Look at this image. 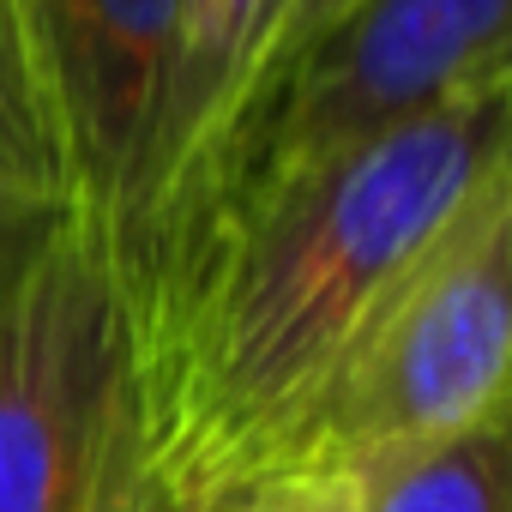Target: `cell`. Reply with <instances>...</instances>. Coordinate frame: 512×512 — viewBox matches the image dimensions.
Masks as SVG:
<instances>
[{
	"label": "cell",
	"instance_id": "6da1fadb",
	"mask_svg": "<svg viewBox=\"0 0 512 512\" xmlns=\"http://www.w3.org/2000/svg\"><path fill=\"white\" fill-rule=\"evenodd\" d=\"M512 85L217 193L139 302L151 458L175 512L278 470L386 284L512 169Z\"/></svg>",
	"mask_w": 512,
	"mask_h": 512
},
{
	"label": "cell",
	"instance_id": "7a4b0ae2",
	"mask_svg": "<svg viewBox=\"0 0 512 512\" xmlns=\"http://www.w3.org/2000/svg\"><path fill=\"white\" fill-rule=\"evenodd\" d=\"M512 169H494L356 326L284 464L368 470L506 422Z\"/></svg>",
	"mask_w": 512,
	"mask_h": 512
},
{
	"label": "cell",
	"instance_id": "3957f363",
	"mask_svg": "<svg viewBox=\"0 0 512 512\" xmlns=\"http://www.w3.org/2000/svg\"><path fill=\"white\" fill-rule=\"evenodd\" d=\"M0 512H175L145 428L139 308L79 223L0 320Z\"/></svg>",
	"mask_w": 512,
	"mask_h": 512
},
{
	"label": "cell",
	"instance_id": "277c9868",
	"mask_svg": "<svg viewBox=\"0 0 512 512\" xmlns=\"http://www.w3.org/2000/svg\"><path fill=\"white\" fill-rule=\"evenodd\" d=\"M488 85H512V0H356L253 91L193 217L241 181L368 145Z\"/></svg>",
	"mask_w": 512,
	"mask_h": 512
},
{
	"label": "cell",
	"instance_id": "5b68a950",
	"mask_svg": "<svg viewBox=\"0 0 512 512\" xmlns=\"http://www.w3.org/2000/svg\"><path fill=\"white\" fill-rule=\"evenodd\" d=\"M181 0H25L79 229L133 308L169 229V91Z\"/></svg>",
	"mask_w": 512,
	"mask_h": 512
},
{
	"label": "cell",
	"instance_id": "8992f818",
	"mask_svg": "<svg viewBox=\"0 0 512 512\" xmlns=\"http://www.w3.org/2000/svg\"><path fill=\"white\" fill-rule=\"evenodd\" d=\"M284 13H290V0H181V7H175L169 229H163V253L175 247V235L193 217V205L205 199L229 133L241 127L253 91H260V79L272 67V43H278ZM163 253H157V266H163Z\"/></svg>",
	"mask_w": 512,
	"mask_h": 512
},
{
	"label": "cell",
	"instance_id": "52a82bcc",
	"mask_svg": "<svg viewBox=\"0 0 512 512\" xmlns=\"http://www.w3.org/2000/svg\"><path fill=\"white\" fill-rule=\"evenodd\" d=\"M356 512H506V422L356 470Z\"/></svg>",
	"mask_w": 512,
	"mask_h": 512
},
{
	"label": "cell",
	"instance_id": "ba28073f",
	"mask_svg": "<svg viewBox=\"0 0 512 512\" xmlns=\"http://www.w3.org/2000/svg\"><path fill=\"white\" fill-rule=\"evenodd\" d=\"M0 181L67 199L61 133H55V109H49L25 0H0Z\"/></svg>",
	"mask_w": 512,
	"mask_h": 512
},
{
	"label": "cell",
	"instance_id": "9c48e42d",
	"mask_svg": "<svg viewBox=\"0 0 512 512\" xmlns=\"http://www.w3.org/2000/svg\"><path fill=\"white\" fill-rule=\"evenodd\" d=\"M73 223L79 217H73L67 199L31 193L19 181H0V320L19 308V296L49 266V253L67 241Z\"/></svg>",
	"mask_w": 512,
	"mask_h": 512
},
{
	"label": "cell",
	"instance_id": "30bf717a",
	"mask_svg": "<svg viewBox=\"0 0 512 512\" xmlns=\"http://www.w3.org/2000/svg\"><path fill=\"white\" fill-rule=\"evenodd\" d=\"M193 512H356V476L332 464H278L229 482Z\"/></svg>",
	"mask_w": 512,
	"mask_h": 512
},
{
	"label": "cell",
	"instance_id": "8fae6325",
	"mask_svg": "<svg viewBox=\"0 0 512 512\" xmlns=\"http://www.w3.org/2000/svg\"><path fill=\"white\" fill-rule=\"evenodd\" d=\"M356 7V0H290V13H284V25H278V43H272V67H266V79L290 61V55H302L338 13H350ZM260 79V85H266Z\"/></svg>",
	"mask_w": 512,
	"mask_h": 512
}]
</instances>
